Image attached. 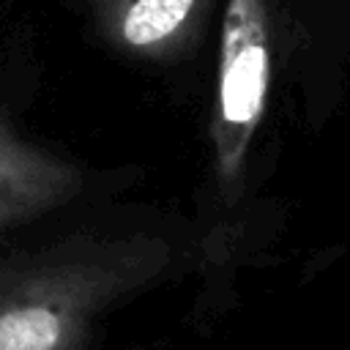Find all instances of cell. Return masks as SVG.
Segmentation results:
<instances>
[{
  "instance_id": "obj_3",
  "label": "cell",
  "mask_w": 350,
  "mask_h": 350,
  "mask_svg": "<svg viewBox=\"0 0 350 350\" xmlns=\"http://www.w3.org/2000/svg\"><path fill=\"white\" fill-rule=\"evenodd\" d=\"M82 172L0 120V232L27 224L82 191Z\"/></svg>"
},
{
  "instance_id": "obj_4",
  "label": "cell",
  "mask_w": 350,
  "mask_h": 350,
  "mask_svg": "<svg viewBox=\"0 0 350 350\" xmlns=\"http://www.w3.org/2000/svg\"><path fill=\"white\" fill-rule=\"evenodd\" d=\"M197 5L200 0H120L112 25L123 46L153 55L180 38Z\"/></svg>"
},
{
  "instance_id": "obj_2",
  "label": "cell",
  "mask_w": 350,
  "mask_h": 350,
  "mask_svg": "<svg viewBox=\"0 0 350 350\" xmlns=\"http://www.w3.org/2000/svg\"><path fill=\"white\" fill-rule=\"evenodd\" d=\"M271 79L265 0H227L219 49L213 161L221 186H235L260 126Z\"/></svg>"
},
{
  "instance_id": "obj_1",
  "label": "cell",
  "mask_w": 350,
  "mask_h": 350,
  "mask_svg": "<svg viewBox=\"0 0 350 350\" xmlns=\"http://www.w3.org/2000/svg\"><path fill=\"white\" fill-rule=\"evenodd\" d=\"M175 246L150 232L77 235L0 257V350H90L98 320L161 282Z\"/></svg>"
}]
</instances>
